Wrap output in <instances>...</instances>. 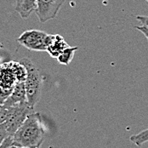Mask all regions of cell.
Instances as JSON below:
<instances>
[{"label":"cell","instance_id":"obj_6","mask_svg":"<svg viewBox=\"0 0 148 148\" xmlns=\"http://www.w3.org/2000/svg\"><path fill=\"white\" fill-rule=\"evenodd\" d=\"M66 0H37L35 13L41 23L55 19Z\"/></svg>","mask_w":148,"mask_h":148},{"label":"cell","instance_id":"obj_2","mask_svg":"<svg viewBox=\"0 0 148 148\" xmlns=\"http://www.w3.org/2000/svg\"><path fill=\"white\" fill-rule=\"evenodd\" d=\"M27 70L25 85L27 90V101L32 106H35L39 102L42 93L43 77L39 69L33 64L32 60L24 58L20 61Z\"/></svg>","mask_w":148,"mask_h":148},{"label":"cell","instance_id":"obj_8","mask_svg":"<svg viewBox=\"0 0 148 148\" xmlns=\"http://www.w3.org/2000/svg\"><path fill=\"white\" fill-rule=\"evenodd\" d=\"M69 45L66 42L64 38L59 34L52 35L50 44L47 49V52L53 58H57L68 47Z\"/></svg>","mask_w":148,"mask_h":148},{"label":"cell","instance_id":"obj_18","mask_svg":"<svg viewBox=\"0 0 148 148\" xmlns=\"http://www.w3.org/2000/svg\"><path fill=\"white\" fill-rule=\"evenodd\" d=\"M145 1H147V3H148V0H145Z\"/></svg>","mask_w":148,"mask_h":148},{"label":"cell","instance_id":"obj_10","mask_svg":"<svg viewBox=\"0 0 148 148\" xmlns=\"http://www.w3.org/2000/svg\"><path fill=\"white\" fill-rule=\"evenodd\" d=\"M77 47H71L68 46L59 56L56 58L57 61L61 65H69L70 62L73 59L76 50H77Z\"/></svg>","mask_w":148,"mask_h":148},{"label":"cell","instance_id":"obj_12","mask_svg":"<svg viewBox=\"0 0 148 148\" xmlns=\"http://www.w3.org/2000/svg\"><path fill=\"white\" fill-rule=\"evenodd\" d=\"M9 136H10V134L8 132V130H7V128H6L5 123H0V145Z\"/></svg>","mask_w":148,"mask_h":148},{"label":"cell","instance_id":"obj_1","mask_svg":"<svg viewBox=\"0 0 148 148\" xmlns=\"http://www.w3.org/2000/svg\"><path fill=\"white\" fill-rule=\"evenodd\" d=\"M45 130L41 114H30L13 135V146L18 147L39 148L45 140Z\"/></svg>","mask_w":148,"mask_h":148},{"label":"cell","instance_id":"obj_14","mask_svg":"<svg viewBox=\"0 0 148 148\" xmlns=\"http://www.w3.org/2000/svg\"><path fill=\"white\" fill-rule=\"evenodd\" d=\"M12 146H13V136L10 135L3 141V143L0 145V148H11Z\"/></svg>","mask_w":148,"mask_h":148},{"label":"cell","instance_id":"obj_3","mask_svg":"<svg viewBox=\"0 0 148 148\" xmlns=\"http://www.w3.org/2000/svg\"><path fill=\"white\" fill-rule=\"evenodd\" d=\"M27 70L20 62H9L0 66V87L4 89H13L21 81H25Z\"/></svg>","mask_w":148,"mask_h":148},{"label":"cell","instance_id":"obj_15","mask_svg":"<svg viewBox=\"0 0 148 148\" xmlns=\"http://www.w3.org/2000/svg\"><path fill=\"white\" fill-rule=\"evenodd\" d=\"M135 19L140 22L142 25L144 26H147L148 27V16H144V15H137L135 16Z\"/></svg>","mask_w":148,"mask_h":148},{"label":"cell","instance_id":"obj_5","mask_svg":"<svg viewBox=\"0 0 148 148\" xmlns=\"http://www.w3.org/2000/svg\"><path fill=\"white\" fill-rule=\"evenodd\" d=\"M7 108L8 115L4 123L10 135L13 136L30 114L34 112V107L28 102H25Z\"/></svg>","mask_w":148,"mask_h":148},{"label":"cell","instance_id":"obj_4","mask_svg":"<svg viewBox=\"0 0 148 148\" xmlns=\"http://www.w3.org/2000/svg\"><path fill=\"white\" fill-rule=\"evenodd\" d=\"M52 38L51 34L38 30L25 31L18 38L20 45L33 51H47Z\"/></svg>","mask_w":148,"mask_h":148},{"label":"cell","instance_id":"obj_16","mask_svg":"<svg viewBox=\"0 0 148 148\" xmlns=\"http://www.w3.org/2000/svg\"><path fill=\"white\" fill-rule=\"evenodd\" d=\"M135 28L137 30H139L140 32H142L143 34H144V36L147 38V39L148 40V27L147 26H140V27H139V26H137V27H135Z\"/></svg>","mask_w":148,"mask_h":148},{"label":"cell","instance_id":"obj_11","mask_svg":"<svg viewBox=\"0 0 148 148\" xmlns=\"http://www.w3.org/2000/svg\"><path fill=\"white\" fill-rule=\"evenodd\" d=\"M130 141L135 144L137 147H140L143 144L148 142V129L130 136Z\"/></svg>","mask_w":148,"mask_h":148},{"label":"cell","instance_id":"obj_9","mask_svg":"<svg viewBox=\"0 0 148 148\" xmlns=\"http://www.w3.org/2000/svg\"><path fill=\"white\" fill-rule=\"evenodd\" d=\"M37 9V0H16L15 11L22 19H27Z\"/></svg>","mask_w":148,"mask_h":148},{"label":"cell","instance_id":"obj_17","mask_svg":"<svg viewBox=\"0 0 148 148\" xmlns=\"http://www.w3.org/2000/svg\"><path fill=\"white\" fill-rule=\"evenodd\" d=\"M11 148H28V147H15V146H12ZM40 148V147H39Z\"/></svg>","mask_w":148,"mask_h":148},{"label":"cell","instance_id":"obj_13","mask_svg":"<svg viewBox=\"0 0 148 148\" xmlns=\"http://www.w3.org/2000/svg\"><path fill=\"white\" fill-rule=\"evenodd\" d=\"M8 115V108L5 107L3 105L0 104V123L5 122Z\"/></svg>","mask_w":148,"mask_h":148},{"label":"cell","instance_id":"obj_7","mask_svg":"<svg viewBox=\"0 0 148 148\" xmlns=\"http://www.w3.org/2000/svg\"><path fill=\"white\" fill-rule=\"evenodd\" d=\"M25 102H28L25 81H21L15 84L10 95L3 103V106L5 107H10Z\"/></svg>","mask_w":148,"mask_h":148}]
</instances>
